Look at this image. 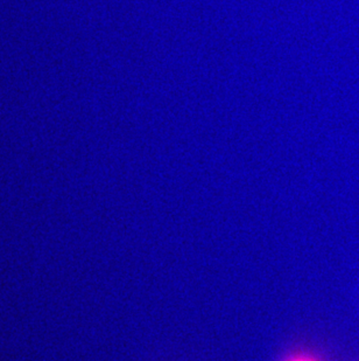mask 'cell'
<instances>
[{"label": "cell", "instance_id": "1", "mask_svg": "<svg viewBox=\"0 0 359 361\" xmlns=\"http://www.w3.org/2000/svg\"><path fill=\"white\" fill-rule=\"evenodd\" d=\"M293 361H312V360H307V359H296V360Z\"/></svg>", "mask_w": 359, "mask_h": 361}]
</instances>
